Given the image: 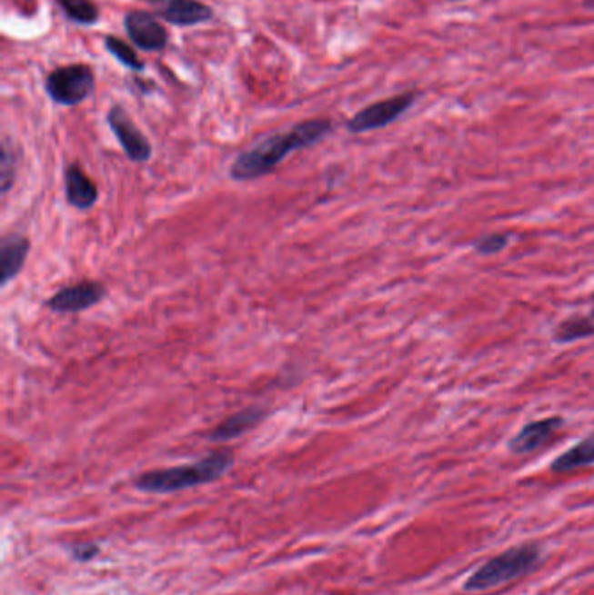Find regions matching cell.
<instances>
[{
  "instance_id": "5b68a950",
  "label": "cell",
  "mask_w": 594,
  "mask_h": 595,
  "mask_svg": "<svg viewBox=\"0 0 594 595\" xmlns=\"http://www.w3.org/2000/svg\"><path fill=\"white\" fill-rule=\"evenodd\" d=\"M413 102H415V94L405 93V94H398V96H392L382 102L373 103L367 108H363L361 112H357L348 121L347 129L354 134H359V133H368V131L388 127L389 124L398 121L410 108Z\"/></svg>"
},
{
  "instance_id": "2e32d148",
  "label": "cell",
  "mask_w": 594,
  "mask_h": 595,
  "mask_svg": "<svg viewBox=\"0 0 594 595\" xmlns=\"http://www.w3.org/2000/svg\"><path fill=\"white\" fill-rule=\"evenodd\" d=\"M591 334H594L593 319L570 317V319L559 322L558 328L554 329V342L556 343H572L577 340L588 338Z\"/></svg>"
},
{
  "instance_id": "7c38bea8",
  "label": "cell",
  "mask_w": 594,
  "mask_h": 595,
  "mask_svg": "<svg viewBox=\"0 0 594 595\" xmlns=\"http://www.w3.org/2000/svg\"><path fill=\"white\" fill-rule=\"evenodd\" d=\"M267 412L264 408H247V410L234 412L224 420L216 429L209 433V439L213 442H226L236 437H241L243 433L258 427L266 420Z\"/></svg>"
},
{
  "instance_id": "52a82bcc",
  "label": "cell",
  "mask_w": 594,
  "mask_h": 595,
  "mask_svg": "<svg viewBox=\"0 0 594 595\" xmlns=\"http://www.w3.org/2000/svg\"><path fill=\"white\" fill-rule=\"evenodd\" d=\"M106 288L98 281H81L60 289L47 300V307L58 313H77L102 303Z\"/></svg>"
},
{
  "instance_id": "ba28073f",
  "label": "cell",
  "mask_w": 594,
  "mask_h": 595,
  "mask_svg": "<svg viewBox=\"0 0 594 595\" xmlns=\"http://www.w3.org/2000/svg\"><path fill=\"white\" fill-rule=\"evenodd\" d=\"M124 28L133 44L146 53L165 51L167 45V32L165 26L150 13L145 11L127 13L124 16Z\"/></svg>"
},
{
  "instance_id": "3957f363",
  "label": "cell",
  "mask_w": 594,
  "mask_h": 595,
  "mask_svg": "<svg viewBox=\"0 0 594 595\" xmlns=\"http://www.w3.org/2000/svg\"><path fill=\"white\" fill-rule=\"evenodd\" d=\"M540 562V549L537 545H519L502 552L476 570L466 581L468 592H485L495 587L511 583L521 576L529 575Z\"/></svg>"
},
{
  "instance_id": "7a4b0ae2",
  "label": "cell",
  "mask_w": 594,
  "mask_h": 595,
  "mask_svg": "<svg viewBox=\"0 0 594 595\" xmlns=\"http://www.w3.org/2000/svg\"><path fill=\"white\" fill-rule=\"evenodd\" d=\"M232 467L234 452L224 450L211 452L196 463L144 473L135 481V486L145 493H176L215 482L224 477Z\"/></svg>"
},
{
  "instance_id": "277c9868",
  "label": "cell",
  "mask_w": 594,
  "mask_h": 595,
  "mask_svg": "<svg viewBox=\"0 0 594 595\" xmlns=\"http://www.w3.org/2000/svg\"><path fill=\"white\" fill-rule=\"evenodd\" d=\"M47 96L62 106H77L86 102L96 89V77L89 64L74 63L55 68L45 77Z\"/></svg>"
},
{
  "instance_id": "4fadbf2b",
  "label": "cell",
  "mask_w": 594,
  "mask_h": 595,
  "mask_svg": "<svg viewBox=\"0 0 594 595\" xmlns=\"http://www.w3.org/2000/svg\"><path fill=\"white\" fill-rule=\"evenodd\" d=\"M30 251V241L20 233H9L2 239L0 256H2V286H7L15 277H18L25 267Z\"/></svg>"
},
{
  "instance_id": "30bf717a",
  "label": "cell",
  "mask_w": 594,
  "mask_h": 595,
  "mask_svg": "<svg viewBox=\"0 0 594 595\" xmlns=\"http://www.w3.org/2000/svg\"><path fill=\"white\" fill-rule=\"evenodd\" d=\"M563 423L565 421L559 416L530 421L529 425H525L514 435V439L509 442V448L516 454H529V452L537 451L542 446H546L554 435L561 431Z\"/></svg>"
},
{
  "instance_id": "44dd1931",
  "label": "cell",
  "mask_w": 594,
  "mask_h": 595,
  "mask_svg": "<svg viewBox=\"0 0 594 595\" xmlns=\"http://www.w3.org/2000/svg\"><path fill=\"white\" fill-rule=\"evenodd\" d=\"M586 5H588V7H593L594 9V0H586Z\"/></svg>"
},
{
  "instance_id": "ffe728a7",
  "label": "cell",
  "mask_w": 594,
  "mask_h": 595,
  "mask_svg": "<svg viewBox=\"0 0 594 595\" xmlns=\"http://www.w3.org/2000/svg\"><path fill=\"white\" fill-rule=\"evenodd\" d=\"M96 554H98V547H96V545H91V543L77 545V547L74 549V557H76L77 560H89V559H93Z\"/></svg>"
},
{
  "instance_id": "8992f818",
  "label": "cell",
  "mask_w": 594,
  "mask_h": 595,
  "mask_svg": "<svg viewBox=\"0 0 594 595\" xmlns=\"http://www.w3.org/2000/svg\"><path fill=\"white\" fill-rule=\"evenodd\" d=\"M106 123L117 142L123 146L126 155L133 163H146L152 157V144L144 133L133 123L123 104H114L106 114Z\"/></svg>"
},
{
  "instance_id": "ac0fdd59",
  "label": "cell",
  "mask_w": 594,
  "mask_h": 595,
  "mask_svg": "<svg viewBox=\"0 0 594 595\" xmlns=\"http://www.w3.org/2000/svg\"><path fill=\"white\" fill-rule=\"evenodd\" d=\"M18 161H20V157L16 155L15 144L9 142V138H4V144H2V169H0V186H2L4 195L11 190V186L15 183Z\"/></svg>"
},
{
  "instance_id": "8fae6325",
  "label": "cell",
  "mask_w": 594,
  "mask_h": 595,
  "mask_svg": "<svg viewBox=\"0 0 594 595\" xmlns=\"http://www.w3.org/2000/svg\"><path fill=\"white\" fill-rule=\"evenodd\" d=\"M65 195L72 207L86 211L98 203L100 192L83 167L74 163L65 167Z\"/></svg>"
},
{
  "instance_id": "9a60e30c",
  "label": "cell",
  "mask_w": 594,
  "mask_h": 595,
  "mask_svg": "<svg viewBox=\"0 0 594 595\" xmlns=\"http://www.w3.org/2000/svg\"><path fill=\"white\" fill-rule=\"evenodd\" d=\"M63 15L81 26H93L96 21L100 20V11L91 0H55Z\"/></svg>"
},
{
  "instance_id": "e0dca14e",
  "label": "cell",
  "mask_w": 594,
  "mask_h": 595,
  "mask_svg": "<svg viewBox=\"0 0 594 595\" xmlns=\"http://www.w3.org/2000/svg\"><path fill=\"white\" fill-rule=\"evenodd\" d=\"M105 49L110 56H114L117 62L123 64L124 68H129L136 74H142L145 70V63L136 56V53L126 44L121 41L119 37H112L106 35L105 37Z\"/></svg>"
},
{
  "instance_id": "5bb4252c",
  "label": "cell",
  "mask_w": 594,
  "mask_h": 595,
  "mask_svg": "<svg viewBox=\"0 0 594 595\" xmlns=\"http://www.w3.org/2000/svg\"><path fill=\"white\" fill-rule=\"evenodd\" d=\"M589 465H594V437L584 439L569 451L559 454L551 463V471L556 473L572 472Z\"/></svg>"
},
{
  "instance_id": "7402d4cb",
  "label": "cell",
  "mask_w": 594,
  "mask_h": 595,
  "mask_svg": "<svg viewBox=\"0 0 594 595\" xmlns=\"http://www.w3.org/2000/svg\"><path fill=\"white\" fill-rule=\"evenodd\" d=\"M591 319H593V321H594V307H593V310H591Z\"/></svg>"
},
{
  "instance_id": "9c48e42d",
  "label": "cell",
  "mask_w": 594,
  "mask_h": 595,
  "mask_svg": "<svg viewBox=\"0 0 594 595\" xmlns=\"http://www.w3.org/2000/svg\"><path fill=\"white\" fill-rule=\"evenodd\" d=\"M154 15L175 26H196L213 20V9L201 0H146Z\"/></svg>"
},
{
  "instance_id": "d6986e66",
  "label": "cell",
  "mask_w": 594,
  "mask_h": 595,
  "mask_svg": "<svg viewBox=\"0 0 594 595\" xmlns=\"http://www.w3.org/2000/svg\"><path fill=\"white\" fill-rule=\"evenodd\" d=\"M509 246L508 233H488L474 243V249L481 254H497Z\"/></svg>"
},
{
  "instance_id": "6da1fadb",
  "label": "cell",
  "mask_w": 594,
  "mask_h": 595,
  "mask_svg": "<svg viewBox=\"0 0 594 595\" xmlns=\"http://www.w3.org/2000/svg\"><path fill=\"white\" fill-rule=\"evenodd\" d=\"M333 129L329 119H310L297 124L287 133H277L243 152L230 165V178L251 182L270 174L289 154L323 142Z\"/></svg>"
}]
</instances>
